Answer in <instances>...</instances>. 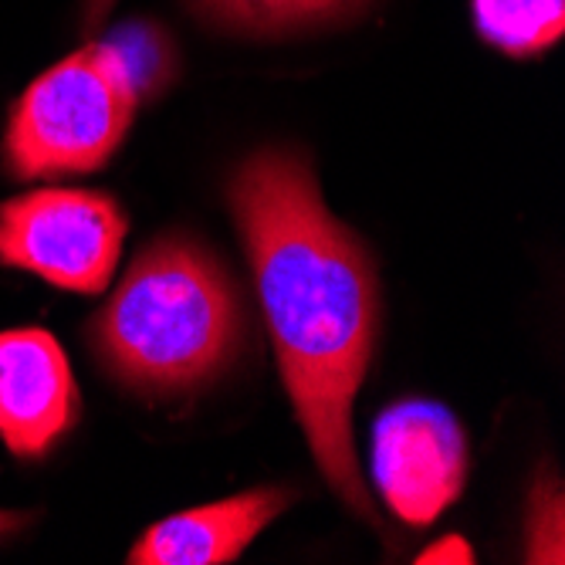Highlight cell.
Returning a JSON list of instances; mask_svg holds the SVG:
<instances>
[{"instance_id":"obj_1","label":"cell","mask_w":565,"mask_h":565,"mask_svg":"<svg viewBox=\"0 0 565 565\" xmlns=\"http://www.w3.org/2000/svg\"><path fill=\"white\" fill-rule=\"evenodd\" d=\"M227 200L316 465L359 519H373L352 447V403L380 335L370 254L329 214L295 149L254 152L234 170Z\"/></svg>"},{"instance_id":"obj_2","label":"cell","mask_w":565,"mask_h":565,"mask_svg":"<svg viewBox=\"0 0 565 565\" xmlns=\"http://www.w3.org/2000/svg\"><path fill=\"white\" fill-rule=\"evenodd\" d=\"M244 305L214 254L170 234L152 241L92 322L106 370L149 396L190 393L221 376L244 345Z\"/></svg>"},{"instance_id":"obj_3","label":"cell","mask_w":565,"mask_h":565,"mask_svg":"<svg viewBox=\"0 0 565 565\" xmlns=\"http://www.w3.org/2000/svg\"><path fill=\"white\" fill-rule=\"evenodd\" d=\"M139 102L113 41L78 47L18 98L4 139L8 170L21 180H44L106 167Z\"/></svg>"},{"instance_id":"obj_4","label":"cell","mask_w":565,"mask_h":565,"mask_svg":"<svg viewBox=\"0 0 565 565\" xmlns=\"http://www.w3.org/2000/svg\"><path fill=\"white\" fill-rule=\"evenodd\" d=\"M126 237L116 196L41 186L0 203V262L47 285L98 295L109 285Z\"/></svg>"},{"instance_id":"obj_5","label":"cell","mask_w":565,"mask_h":565,"mask_svg":"<svg viewBox=\"0 0 565 565\" xmlns=\"http://www.w3.org/2000/svg\"><path fill=\"white\" fill-rule=\"evenodd\" d=\"M373 478L399 522L427 529L465 491L468 437L440 403H393L373 427Z\"/></svg>"},{"instance_id":"obj_6","label":"cell","mask_w":565,"mask_h":565,"mask_svg":"<svg viewBox=\"0 0 565 565\" xmlns=\"http://www.w3.org/2000/svg\"><path fill=\"white\" fill-rule=\"evenodd\" d=\"M82 420V396L58 339L44 329L0 332V440L38 460Z\"/></svg>"},{"instance_id":"obj_7","label":"cell","mask_w":565,"mask_h":565,"mask_svg":"<svg viewBox=\"0 0 565 565\" xmlns=\"http://www.w3.org/2000/svg\"><path fill=\"white\" fill-rule=\"evenodd\" d=\"M291 504L285 488H254L152 525L129 552L132 565H227Z\"/></svg>"},{"instance_id":"obj_8","label":"cell","mask_w":565,"mask_h":565,"mask_svg":"<svg viewBox=\"0 0 565 565\" xmlns=\"http://www.w3.org/2000/svg\"><path fill=\"white\" fill-rule=\"evenodd\" d=\"M475 24L511 58L548 51L565 31V0H475Z\"/></svg>"},{"instance_id":"obj_9","label":"cell","mask_w":565,"mask_h":565,"mask_svg":"<svg viewBox=\"0 0 565 565\" xmlns=\"http://www.w3.org/2000/svg\"><path fill=\"white\" fill-rule=\"evenodd\" d=\"M221 28L247 34H281L355 14L366 0H190Z\"/></svg>"},{"instance_id":"obj_10","label":"cell","mask_w":565,"mask_h":565,"mask_svg":"<svg viewBox=\"0 0 565 565\" xmlns=\"http://www.w3.org/2000/svg\"><path fill=\"white\" fill-rule=\"evenodd\" d=\"M529 562H565L558 478H542L535 484L529 508Z\"/></svg>"},{"instance_id":"obj_11","label":"cell","mask_w":565,"mask_h":565,"mask_svg":"<svg viewBox=\"0 0 565 565\" xmlns=\"http://www.w3.org/2000/svg\"><path fill=\"white\" fill-rule=\"evenodd\" d=\"M116 51L122 55L139 95L146 98L149 92L163 88V82L170 78V65H167V41L152 31V28H126L113 38Z\"/></svg>"},{"instance_id":"obj_12","label":"cell","mask_w":565,"mask_h":565,"mask_svg":"<svg viewBox=\"0 0 565 565\" xmlns=\"http://www.w3.org/2000/svg\"><path fill=\"white\" fill-rule=\"evenodd\" d=\"M420 562H471V548L460 539H447L444 545H434L420 555Z\"/></svg>"},{"instance_id":"obj_13","label":"cell","mask_w":565,"mask_h":565,"mask_svg":"<svg viewBox=\"0 0 565 565\" xmlns=\"http://www.w3.org/2000/svg\"><path fill=\"white\" fill-rule=\"evenodd\" d=\"M116 4V0H85V24L95 28L102 18H106V11Z\"/></svg>"},{"instance_id":"obj_14","label":"cell","mask_w":565,"mask_h":565,"mask_svg":"<svg viewBox=\"0 0 565 565\" xmlns=\"http://www.w3.org/2000/svg\"><path fill=\"white\" fill-rule=\"evenodd\" d=\"M28 522V515H18V511H0V535H11Z\"/></svg>"}]
</instances>
